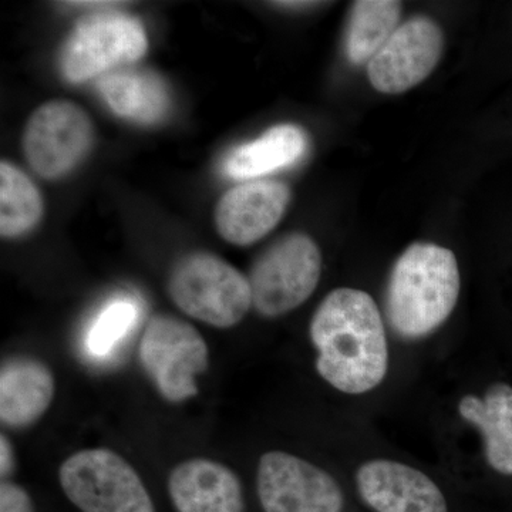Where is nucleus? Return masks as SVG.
<instances>
[{
    "label": "nucleus",
    "mask_w": 512,
    "mask_h": 512,
    "mask_svg": "<svg viewBox=\"0 0 512 512\" xmlns=\"http://www.w3.org/2000/svg\"><path fill=\"white\" fill-rule=\"evenodd\" d=\"M309 333L319 353L316 370L330 386L363 394L383 382L389 348L382 315L369 293L352 288L330 292L313 313Z\"/></svg>",
    "instance_id": "nucleus-1"
},
{
    "label": "nucleus",
    "mask_w": 512,
    "mask_h": 512,
    "mask_svg": "<svg viewBox=\"0 0 512 512\" xmlns=\"http://www.w3.org/2000/svg\"><path fill=\"white\" fill-rule=\"evenodd\" d=\"M460 269L450 249L430 242L410 245L397 259L386 292L390 328L407 340L440 328L460 295Z\"/></svg>",
    "instance_id": "nucleus-2"
},
{
    "label": "nucleus",
    "mask_w": 512,
    "mask_h": 512,
    "mask_svg": "<svg viewBox=\"0 0 512 512\" xmlns=\"http://www.w3.org/2000/svg\"><path fill=\"white\" fill-rule=\"evenodd\" d=\"M168 293L181 311L214 328L238 325L252 308L247 276L208 252L185 255L175 264Z\"/></svg>",
    "instance_id": "nucleus-3"
},
{
    "label": "nucleus",
    "mask_w": 512,
    "mask_h": 512,
    "mask_svg": "<svg viewBox=\"0 0 512 512\" xmlns=\"http://www.w3.org/2000/svg\"><path fill=\"white\" fill-rule=\"evenodd\" d=\"M322 274V254L302 232L276 239L251 266L252 306L264 318H278L311 298Z\"/></svg>",
    "instance_id": "nucleus-4"
},
{
    "label": "nucleus",
    "mask_w": 512,
    "mask_h": 512,
    "mask_svg": "<svg viewBox=\"0 0 512 512\" xmlns=\"http://www.w3.org/2000/svg\"><path fill=\"white\" fill-rule=\"evenodd\" d=\"M59 480L82 512H156L137 471L109 448L77 451L63 461Z\"/></svg>",
    "instance_id": "nucleus-5"
},
{
    "label": "nucleus",
    "mask_w": 512,
    "mask_h": 512,
    "mask_svg": "<svg viewBox=\"0 0 512 512\" xmlns=\"http://www.w3.org/2000/svg\"><path fill=\"white\" fill-rule=\"evenodd\" d=\"M138 357L158 393L170 403H183L197 396L195 379L210 365V352L201 333L170 315L148 320Z\"/></svg>",
    "instance_id": "nucleus-6"
},
{
    "label": "nucleus",
    "mask_w": 512,
    "mask_h": 512,
    "mask_svg": "<svg viewBox=\"0 0 512 512\" xmlns=\"http://www.w3.org/2000/svg\"><path fill=\"white\" fill-rule=\"evenodd\" d=\"M147 47L146 30L140 20L124 13H99L73 30L64 45L60 66L69 82L83 83L136 62L146 55Z\"/></svg>",
    "instance_id": "nucleus-7"
},
{
    "label": "nucleus",
    "mask_w": 512,
    "mask_h": 512,
    "mask_svg": "<svg viewBox=\"0 0 512 512\" xmlns=\"http://www.w3.org/2000/svg\"><path fill=\"white\" fill-rule=\"evenodd\" d=\"M94 128L86 111L70 101L53 100L30 116L23 150L32 170L57 180L79 165L92 148Z\"/></svg>",
    "instance_id": "nucleus-8"
},
{
    "label": "nucleus",
    "mask_w": 512,
    "mask_h": 512,
    "mask_svg": "<svg viewBox=\"0 0 512 512\" xmlns=\"http://www.w3.org/2000/svg\"><path fill=\"white\" fill-rule=\"evenodd\" d=\"M256 490L265 512H342L345 503L335 478L285 451L261 457Z\"/></svg>",
    "instance_id": "nucleus-9"
},
{
    "label": "nucleus",
    "mask_w": 512,
    "mask_h": 512,
    "mask_svg": "<svg viewBox=\"0 0 512 512\" xmlns=\"http://www.w3.org/2000/svg\"><path fill=\"white\" fill-rule=\"evenodd\" d=\"M443 47L440 26L427 16H414L400 25L367 63L369 82L379 93L407 92L433 73Z\"/></svg>",
    "instance_id": "nucleus-10"
},
{
    "label": "nucleus",
    "mask_w": 512,
    "mask_h": 512,
    "mask_svg": "<svg viewBox=\"0 0 512 512\" xmlns=\"http://www.w3.org/2000/svg\"><path fill=\"white\" fill-rule=\"evenodd\" d=\"M289 202L291 190L281 181H248L225 192L215 210V224L229 244L248 247L279 224Z\"/></svg>",
    "instance_id": "nucleus-11"
},
{
    "label": "nucleus",
    "mask_w": 512,
    "mask_h": 512,
    "mask_svg": "<svg viewBox=\"0 0 512 512\" xmlns=\"http://www.w3.org/2000/svg\"><path fill=\"white\" fill-rule=\"evenodd\" d=\"M360 497L376 512H448L437 484L399 461H367L356 474Z\"/></svg>",
    "instance_id": "nucleus-12"
},
{
    "label": "nucleus",
    "mask_w": 512,
    "mask_h": 512,
    "mask_svg": "<svg viewBox=\"0 0 512 512\" xmlns=\"http://www.w3.org/2000/svg\"><path fill=\"white\" fill-rule=\"evenodd\" d=\"M168 493L178 512H244L237 474L208 458L178 464L168 477Z\"/></svg>",
    "instance_id": "nucleus-13"
},
{
    "label": "nucleus",
    "mask_w": 512,
    "mask_h": 512,
    "mask_svg": "<svg viewBox=\"0 0 512 512\" xmlns=\"http://www.w3.org/2000/svg\"><path fill=\"white\" fill-rule=\"evenodd\" d=\"M55 397V379L45 363L29 356L5 360L0 370V420L10 429L36 423Z\"/></svg>",
    "instance_id": "nucleus-14"
},
{
    "label": "nucleus",
    "mask_w": 512,
    "mask_h": 512,
    "mask_svg": "<svg viewBox=\"0 0 512 512\" xmlns=\"http://www.w3.org/2000/svg\"><path fill=\"white\" fill-rule=\"evenodd\" d=\"M458 412L484 439L485 458L497 473L512 476V387L498 382L483 399L466 396Z\"/></svg>",
    "instance_id": "nucleus-15"
},
{
    "label": "nucleus",
    "mask_w": 512,
    "mask_h": 512,
    "mask_svg": "<svg viewBox=\"0 0 512 512\" xmlns=\"http://www.w3.org/2000/svg\"><path fill=\"white\" fill-rule=\"evenodd\" d=\"M308 148L305 131L293 124L269 128L261 137L232 150L222 171L234 180H252L301 160Z\"/></svg>",
    "instance_id": "nucleus-16"
},
{
    "label": "nucleus",
    "mask_w": 512,
    "mask_h": 512,
    "mask_svg": "<svg viewBox=\"0 0 512 512\" xmlns=\"http://www.w3.org/2000/svg\"><path fill=\"white\" fill-rule=\"evenodd\" d=\"M97 90L117 116L140 124L157 123L170 104L163 80L141 70L117 69L104 74Z\"/></svg>",
    "instance_id": "nucleus-17"
},
{
    "label": "nucleus",
    "mask_w": 512,
    "mask_h": 512,
    "mask_svg": "<svg viewBox=\"0 0 512 512\" xmlns=\"http://www.w3.org/2000/svg\"><path fill=\"white\" fill-rule=\"evenodd\" d=\"M402 2L359 0L352 5L346 56L353 66L369 63L399 28Z\"/></svg>",
    "instance_id": "nucleus-18"
},
{
    "label": "nucleus",
    "mask_w": 512,
    "mask_h": 512,
    "mask_svg": "<svg viewBox=\"0 0 512 512\" xmlns=\"http://www.w3.org/2000/svg\"><path fill=\"white\" fill-rule=\"evenodd\" d=\"M43 215L42 195L15 165L0 164V234L16 238L32 231Z\"/></svg>",
    "instance_id": "nucleus-19"
},
{
    "label": "nucleus",
    "mask_w": 512,
    "mask_h": 512,
    "mask_svg": "<svg viewBox=\"0 0 512 512\" xmlns=\"http://www.w3.org/2000/svg\"><path fill=\"white\" fill-rule=\"evenodd\" d=\"M138 320V305L133 299H114L87 329L84 346L94 359H106L130 335Z\"/></svg>",
    "instance_id": "nucleus-20"
},
{
    "label": "nucleus",
    "mask_w": 512,
    "mask_h": 512,
    "mask_svg": "<svg viewBox=\"0 0 512 512\" xmlns=\"http://www.w3.org/2000/svg\"><path fill=\"white\" fill-rule=\"evenodd\" d=\"M0 512H35V507L25 488L3 481L0 485Z\"/></svg>",
    "instance_id": "nucleus-21"
},
{
    "label": "nucleus",
    "mask_w": 512,
    "mask_h": 512,
    "mask_svg": "<svg viewBox=\"0 0 512 512\" xmlns=\"http://www.w3.org/2000/svg\"><path fill=\"white\" fill-rule=\"evenodd\" d=\"M13 470H15V451L8 437L2 436L0 437V473L5 478L10 476Z\"/></svg>",
    "instance_id": "nucleus-22"
},
{
    "label": "nucleus",
    "mask_w": 512,
    "mask_h": 512,
    "mask_svg": "<svg viewBox=\"0 0 512 512\" xmlns=\"http://www.w3.org/2000/svg\"><path fill=\"white\" fill-rule=\"evenodd\" d=\"M272 5H278V6H281V8H288V9H306V8H313V6L322 5V3H319V2H276V3H272Z\"/></svg>",
    "instance_id": "nucleus-23"
}]
</instances>
